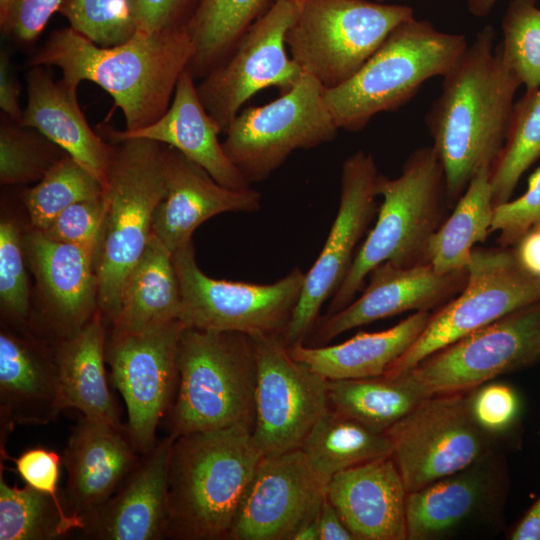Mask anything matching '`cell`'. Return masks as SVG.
Returning <instances> with one entry per match:
<instances>
[{
  "instance_id": "obj_1",
  "label": "cell",
  "mask_w": 540,
  "mask_h": 540,
  "mask_svg": "<svg viewBox=\"0 0 540 540\" xmlns=\"http://www.w3.org/2000/svg\"><path fill=\"white\" fill-rule=\"evenodd\" d=\"M442 78L425 123L444 170L447 200L455 203L474 175L498 157L521 83L503 65L491 25Z\"/></svg>"
},
{
  "instance_id": "obj_2",
  "label": "cell",
  "mask_w": 540,
  "mask_h": 540,
  "mask_svg": "<svg viewBox=\"0 0 540 540\" xmlns=\"http://www.w3.org/2000/svg\"><path fill=\"white\" fill-rule=\"evenodd\" d=\"M192 55L186 29L153 33L136 30L124 43L102 47L69 26L53 31L27 66L58 67L61 80L76 89L82 81L97 84L121 109L125 130L135 131L167 111Z\"/></svg>"
},
{
  "instance_id": "obj_3",
  "label": "cell",
  "mask_w": 540,
  "mask_h": 540,
  "mask_svg": "<svg viewBox=\"0 0 540 540\" xmlns=\"http://www.w3.org/2000/svg\"><path fill=\"white\" fill-rule=\"evenodd\" d=\"M263 457L246 424L177 436L169 464L167 538L227 539Z\"/></svg>"
},
{
  "instance_id": "obj_4",
  "label": "cell",
  "mask_w": 540,
  "mask_h": 540,
  "mask_svg": "<svg viewBox=\"0 0 540 540\" xmlns=\"http://www.w3.org/2000/svg\"><path fill=\"white\" fill-rule=\"evenodd\" d=\"M376 191L382 203L375 226L330 298L327 314L350 304L377 265L390 261L409 267L427 262L428 244L442 223L447 199L444 170L432 145L415 149L396 178L379 174Z\"/></svg>"
},
{
  "instance_id": "obj_5",
  "label": "cell",
  "mask_w": 540,
  "mask_h": 540,
  "mask_svg": "<svg viewBox=\"0 0 540 540\" xmlns=\"http://www.w3.org/2000/svg\"><path fill=\"white\" fill-rule=\"evenodd\" d=\"M468 46L462 34L415 17L399 24L347 81L324 89L339 129L358 132L381 112L395 111L430 78L443 77Z\"/></svg>"
},
{
  "instance_id": "obj_6",
  "label": "cell",
  "mask_w": 540,
  "mask_h": 540,
  "mask_svg": "<svg viewBox=\"0 0 540 540\" xmlns=\"http://www.w3.org/2000/svg\"><path fill=\"white\" fill-rule=\"evenodd\" d=\"M108 173V208L99 246L97 302L112 322L127 279L152 236L155 211L166 193V149L145 138L116 141Z\"/></svg>"
},
{
  "instance_id": "obj_7",
  "label": "cell",
  "mask_w": 540,
  "mask_h": 540,
  "mask_svg": "<svg viewBox=\"0 0 540 540\" xmlns=\"http://www.w3.org/2000/svg\"><path fill=\"white\" fill-rule=\"evenodd\" d=\"M178 387L171 434L255 420L256 358L251 336L184 327L178 345Z\"/></svg>"
},
{
  "instance_id": "obj_8",
  "label": "cell",
  "mask_w": 540,
  "mask_h": 540,
  "mask_svg": "<svg viewBox=\"0 0 540 540\" xmlns=\"http://www.w3.org/2000/svg\"><path fill=\"white\" fill-rule=\"evenodd\" d=\"M411 7L368 0H300L286 35L291 58L325 89L351 78Z\"/></svg>"
},
{
  "instance_id": "obj_9",
  "label": "cell",
  "mask_w": 540,
  "mask_h": 540,
  "mask_svg": "<svg viewBox=\"0 0 540 540\" xmlns=\"http://www.w3.org/2000/svg\"><path fill=\"white\" fill-rule=\"evenodd\" d=\"M324 89L303 73L291 90L267 104L244 108L233 119L222 147L250 184L267 179L294 151L336 138L339 127Z\"/></svg>"
},
{
  "instance_id": "obj_10",
  "label": "cell",
  "mask_w": 540,
  "mask_h": 540,
  "mask_svg": "<svg viewBox=\"0 0 540 540\" xmlns=\"http://www.w3.org/2000/svg\"><path fill=\"white\" fill-rule=\"evenodd\" d=\"M464 288L430 315L416 341L384 374L397 376L457 339L540 302V279L525 273L508 248H474Z\"/></svg>"
},
{
  "instance_id": "obj_11",
  "label": "cell",
  "mask_w": 540,
  "mask_h": 540,
  "mask_svg": "<svg viewBox=\"0 0 540 540\" xmlns=\"http://www.w3.org/2000/svg\"><path fill=\"white\" fill-rule=\"evenodd\" d=\"M185 327L249 336L282 334L300 298L305 273L292 269L270 284L219 280L198 266L192 242L172 253Z\"/></svg>"
},
{
  "instance_id": "obj_12",
  "label": "cell",
  "mask_w": 540,
  "mask_h": 540,
  "mask_svg": "<svg viewBox=\"0 0 540 540\" xmlns=\"http://www.w3.org/2000/svg\"><path fill=\"white\" fill-rule=\"evenodd\" d=\"M539 360L537 302L457 339L397 376L426 398L473 391Z\"/></svg>"
},
{
  "instance_id": "obj_13",
  "label": "cell",
  "mask_w": 540,
  "mask_h": 540,
  "mask_svg": "<svg viewBox=\"0 0 540 540\" xmlns=\"http://www.w3.org/2000/svg\"><path fill=\"white\" fill-rule=\"evenodd\" d=\"M470 392L424 398L386 433L408 492L464 470L485 458L494 436L470 409Z\"/></svg>"
},
{
  "instance_id": "obj_14",
  "label": "cell",
  "mask_w": 540,
  "mask_h": 540,
  "mask_svg": "<svg viewBox=\"0 0 540 540\" xmlns=\"http://www.w3.org/2000/svg\"><path fill=\"white\" fill-rule=\"evenodd\" d=\"M300 0H276L243 35L227 59L197 85L201 102L226 133L243 105L259 91L291 90L303 75L287 53L286 35Z\"/></svg>"
},
{
  "instance_id": "obj_15",
  "label": "cell",
  "mask_w": 540,
  "mask_h": 540,
  "mask_svg": "<svg viewBox=\"0 0 540 540\" xmlns=\"http://www.w3.org/2000/svg\"><path fill=\"white\" fill-rule=\"evenodd\" d=\"M251 339L256 358L253 438L264 456L299 449L330 408L327 379L294 359L280 334Z\"/></svg>"
},
{
  "instance_id": "obj_16",
  "label": "cell",
  "mask_w": 540,
  "mask_h": 540,
  "mask_svg": "<svg viewBox=\"0 0 540 540\" xmlns=\"http://www.w3.org/2000/svg\"><path fill=\"white\" fill-rule=\"evenodd\" d=\"M378 177L376 162L370 153L358 150L343 162L336 217L319 256L305 273L300 298L281 334L287 347L305 343L320 317L322 305L345 279L357 243L378 212Z\"/></svg>"
},
{
  "instance_id": "obj_17",
  "label": "cell",
  "mask_w": 540,
  "mask_h": 540,
  "mask_svg": "<svg viewBox=\"0 0 540 540\" xmlns=\"http://www.w3.org/2000/svg\"><path fill=\"white\" fill-rule=\"evenodd\" d=\"M184 327L175 319L136 333H113L106 347L113 384L127 408V433L140 454L155 446L157 426L172 406Z\"/></svg>"
},
{
  "instance_id": "obj_18",
  "label": "cell",
  "mask_w": 540,
  "mask_h": 540,
  "mask_svg": "<svg viewBox=\"0 0 540 540\" xmlns=\"http://www.w3.org/2000/svg\"><path fill=\"white\" fill-rule=\"evenodd\" d=\"M327 481L294 449L264 456L229 532L230 540H291L318 516Z\"/></svg>"
},
{
  "instance_id": "obj_19",
  "label": "cell",
  "mask_w": 540,
  "mask_h": 540,
  "mask_svg": "<svg viewBox=\"0 0 540 540\" xmlns=\"http://www.w3.org/2000/svg\"><path fill=\"white\" fill-rule=\"evenodd\" d=\"M368 277L369 283L357 299L318 318L307 345H326L346 331L406 311L440 307L461 292L468 270L440 274L429 262L402 267L385 261Z\"/></svg>"
},
{
  "instance_id": "obj_20",
  "label": "cell",
  "mask_w": 540,
  "mask_h": 540,
  "mask_svg": "<svg viewBox=\"0 0 540 540\" xmlns=\"http://www.w3.org/2000/svg\"><path fill=\"white\" fill-rule=\"evenodd\" d=\"M177 436L169 433L140 460L116 492L83 519L86 538L159 540L167 538L169 464Z\"/></svg>"
},
{
  "instance_id": "obj_21",
  "label": "cell",
  "mask_w": 540,
  "mask_h": 540,
  "mask_svg": "<svg viewBox=\"0 0 540 540\" xmlns=\"http://www.w3.org/2000/svg\"><path fill=\"white\" fill-rule=\"evenodd\" d=\"M140 457L126 426L83 416L72 428L62 457L67 512L83 521L116 492Z\"/></svg>"
},
{
  "instance_id": "obj_22",
  "label": "cell",
  "mask_w": 540,
  "mask_h": 540,
  "mask_svg": "<svg viewBox=\"0 0 540 540\" xmlns=\"http://www.w3.org/2000/svg\"><path fill=\"white\" fill-rule=\"evenodd\" d=\"M261 194L222 186L178 150L166 148V193L153 218L152 234L174 253L191 242L206 220L224 212H254Z\"/></svg>"
},
{
  "instance_id": "obj_23",
  "label": "cell",
  "mask_w": 540,
  "mask_h": 540,
  "mask_svg": "<svg viewBox=\"0 0 540 540\" xmlns=\"http://www.w3.org/2000/svg\"><path fill=\"white\" fill-rule=\"evenodd\" d=\"M407 494L392 456L343 470L326 489L356 540H406Z\"/></svg>"
},
{
  "instance_id": "obj_24",
  "label": "cell",
  "mask_w": 540,
  "mask_h": 540,
  "mask_svg": "<svg viewBox=\"0 0 540 540\" xmlns=\"http://www.w3.org/2000/svg\"><path fill=\"white\" fill-rule=\"evenodd\" d=\"M221 133L204 108L195 78L187 68L180 76L172 102L154 123L135 131L109 132L116 142L125 138H145L167 144L204 168L215 181L234 190L251 188L238 168L226 155L218 140Z\"/></svg>"
},
{
  "instance_id": "obj_25",
  "label": "cell",
  "mask_w": 540,
  "mask_h": 540,
  "mask_svg": "<svg viewBox=\"0 0 540 540\" xmlns=\"http://www.w3.org/2000/svg\"><path fill=\"white\" fill-rule=\"evenodd\" d=\"M37 130L66 151L106 187L114 146L104 142L86 120L77 89L54 81L41 66L27 75V105L19 123Z\"/></svg>"
},
{
  "instance_id": "obj_26",
  "label": "cell",
  "mask_w": 540,
  "mask_h": 540,
  "mask_svg": "<svg viewBox=\"0 0 540 540\" xmlns=\"http://www.w3.org/2000/svg\"><path fill=\"white\" fill-rule=\"evenodd\" d=\"M65 409L56 357L8 331L0 333V423L44 425Z\"/></svg>"
},
{
  "instance_id": "obj_27",
  "label": "cell",
  "mask_w": 540,
  "mask_h": 540,
  "mask_svg": "<svg viewBox=\"0 0 540 540\" xmlns=\"http://www.w3.org/2000/svg\"><path fill=\"white\" fill-rule=\"evenodd\" d=\"M27 238L34 269L50 304L52 320L68 338L94 316L97 275L93 263L98 251L51 240L38 230Z\"/></svg>"
},
{
  "instance_id": "obj_28",
  "label": "cell",
  "mask_w": 540,
  "mask_h": 540,
  "mask_svg": "<svg viewBox=\"0 0 540 540\" xmlns=\"http://www.w3.org/2000/svg\"><path fill=\"white\" fill-rule=\"evenodd\" d=\"M431 313L417 311L396 325L377 332H360L335 345L288 347L292 357L328 380L379 377L419 337Z\"/></svg>"
},
{
  "instance_id": "obj_29",
  "label": "cell",
  "mask_w": 540,
  "mask_h": 540,
  "mask_svg": "<svg viewBox=\"0 0 540 540\" xmlns=\"http://www.w3.org/2000/svg\"><path fill=\"white\" fill-rule=\"evenodd\" d=\"M64 407L123 428L120 409L105 371L106 331L95 314L78 332L62 339L55 353Z\"/></svg>"
},
{
  "instance_id": "obj_30",
  "label": "cell",
  "mask_w": 540,
  "mask_h": 540,
  "mask_svg": "<svg viewBox=\"0 0 540 540\" xmlns=\"http://www.w3.org/2000/svg\"><path fill=\"white\" fill-rule=\"evenodd\" d=\"M180 304L172 253L152 234L125 284L113 333H136L178 319Z\"/></svg>"
},
{
  "instance_id": "obj_31",
  "label": "cell",
  "mask_w": 540,
  "mask_h": 540,
  "mask_svg": "<svg viewBox=\"0 0 540 540\" xmlns=\"http://www.w3.org/2000/svg\"><path fill=\"white\" fill-rule=\"evenodd\" d=\"M482 460L408 492L406 499L407 540L439 538L469 518L487 494V473Z\"/></svg>"
},
{
  "instance_id": "obj_32",
  "label": "cell",
  "mask_w": 540,
  "mask_h": 540,
  "mask_svg": "<svg viewBox=\"0 0 540 540\" xmlns=\"http://www.w3.org/2000/svg\"><path fill=\"white\" fill-rule=\"evenodd\" d=\"M490 168L485 166L474 175L429 241L427 262L440 274L467 269L474 246L491 232L495 205Z\"/></svg>"
},
{
  "instance_id": "obj_33",
  "label": "cell",
  "mask_w": 540,
  "mask_h": 540,
  "mask_svg": "<svg viewBox=\"0 0 540 540\" xmlns=\"http://www.w3.org/2000/svg\"><path fill=\"white\" fill-rule=\"evenodd\" d=\"M300 449L327 482L343 470L392 456L393 452L386 432L374 430L331 407L312 427Z\"/></svg>"
},
{
  "instance_id": "obj_34",
  "label": "cell",
  "mask_w": 540,
  "mask_h": 540,
  "mask_svg": "<svg viewBox=\"0 0 540 540\" xmlns=\"http://www.w3.org/2000/svg\"><path fill=\"white\" fill-rule=\"evenodd\" d=\"M276 0H201L186 31L193 45L188 69L202 79L223 63Z\"/></svg>"
},
{
  "instance_id": "obj_35",
  "label": "cell",
  "mask_w": 540,
  "mask_h": 540,
  "mask_svg": "<svg viewBox=\"0 0 540 540\" xmlns=\"http://www.w3.org/2000/svg\"><path fill=\"white\" fill-rule=\"evenodd\" d=\"M330 407L386 432L424 399L401 376L328 380Z\"/></svg>"
},
{
  "instance_id": "obj_36",
  "label": "cell",
  "mask_w": 540,
  "mask_h": 540,
  "mask_svg": "<svg viewBox=\"0 0 540 540\" xmlns=\"http://www.w3.org/2000/svg\"><path fill=\"white\" fill-rule=\"evenodd\" d=\"M540 159V87L514 103L504 145L490 168L495 207L511 199L524 172Z\"/></svg>"
},
{
  "instance_id": "obj_37",
  "label": "cell",
  "mask_w": 540,
  "mask_h": 540,
  "mask_svg": "<svg viewBox=\"0 0 540 540\" xmlns=\"http://www.w3.org/2000/svg\"><path fill=\"white\" fill-rule=\"evenodd\" d=\"M82 524L62 515L53 499L25 485H9L0 469V540H52Z\"/></svg>"
},
{
  "instance_id": "obj_38",
  "label": "cell",
  "mask_w": 540,
  "mask_h": 540,
  "mask_svg": "<svg viewBox=\"0 0 540 540\" xmlns=\"http://www.w3.org/2000/svg\"><path fill=\"white\" fill-rule=\"evenodd\" d=\"M105 185L69 155L55 161L25 197L35 230L43 231L66 208L104 195Z\"/></svg>"
},
{
  "instance_id": "obj_39",
  "label": "cell",
  "mask_w": 540,
  "mask_h": 540,
  "mask_svg": "<svg viewBox=\"0 0 540 540\" xmlns=\"http://www.w3.org/2000/svg\"><path fill=\"white\" fill-rule=\"evenodd\" d=\"M496 51L526 90L540 87V8L537 0H511L501 23Z\"/></svg>"
},
{
  "instance_id": "obj_40",
  "label": "cell",
  "mask_w": 540,
  "mask_h": 540,
  "mask_svg": "<svg viewBox=\"0 0 540 540\" xmlns=\"http://www.w3.org/2000/svg\"><path fill=\"white\" fill-rule=\"evenodd\" d=\"M58 11L72 29L102 47L122 44L137 30L129 0H62Z\"/></svg>"
},
{
  "instance_id": "obj_41",
  "label": "cell",
  "mask_w": 540,
  "mask_h": 540,
  "mask_svg": "<svg viewBox=\"0 0 540 540\" xmlns=\"http://www.w3.org/2000/svg\"><path fill=\"white\" fill-rule=\"evenodd\" d=\"M19 123L2 122L0 127V180L17 184L42 178L49 164L36 136Z\"/></svg>"
},
{
  "instance_id": "obj_42",
  "label": "cell",
  "mask_w": 540,
  "mask_h": 540,
  "mask_svg": "<svg viewBox=\"0 0 540 540\" xmlns=\"http://www.w3.org/2000/svg\"><path fill=\"white\" fill-rule=\"evenodd\" d=\"M0 299L4 310L23 320L29 308V287L20 237L9 221L0 224Z\"/></svg>"
},
{
  "instance_id": "obj_43",
  "label": "cell",
  "mask_w": 540,
  "mask_h": 540,
  "mask_svg": "<svg viewBox=\"0 0 540 540\" xmlns=\"http://www.w3.org/2000/svg\"><path fill=\"white\" fill-rule=\"evenodd\" d=\"M108 208L104 195L77 202L63 210L43 231L47 238L99 250Z\"/></svg>"
},
{
  "instance_id": "obj_44",
  "label": "cell",
  "mask_w": 540,
  "mask_h": 540,
  "mask_svg": "<svg viewBox=\"0 0 540 540\" xmlns=\"http://www.w3.org/2000/svg\"><path fill=\"white\" fill-rule=\"evenodd\" d=\"M470 409L477 424L497 436L509 431L519 420L520 399L504 383H485L470 393Z\"/></svg>"
},
{
  "instance_id": "obj_45",
  "label": "cell",
  "mask_w": 540,
  "mask_h": 540,
  "mask_svg": "<svg viewBox=\"0 0 540 540\" xmlns=\"http://www.w3.org/2000/svg\"><path fill=\"white\" fill-rule=\"evenodd\" d=\"M537 224H540V167L529 176L527 190L520 197L495 207L491 232H499V241L505 247L515 244Z\"/></svg>"
},
{
  "instance_id": "obj_46",
  "label": "cell",
  "mask_w": 540,
  "mask_h": 540,
  "mask_svg": "<svg viewBox=\"0 0 540 540\" xmlns=\"http://www.w3.org/2000/svg\"><path fill=\"white\" fill-rule=\"evenodd\" d=\"M14 461L16 471L29 486L39 490L53 499L63 516L82 524V519L70 515L64 505V500L58 493L60 467L62 457L54 450L35 446L23 451Z\"/></svg>"
},
{
  "instance_id": "obj_47",
  "label": "cell",
  "mask_w": 540,
  "mask_h": 540,
  "mask_svg": "<svg viewBox=\"0 0 540 540\" xmlns=\"http://www.w3.org/2000/svg\"><path fill=\"white\" fill-rule=\"evenodd\" d=\"M201 0H129L130 11L141 32L186 29Z\"/></svg>"
},
{
  "instance_id": "obj_48",
  "label": "cell",
  "mask_w": 540,
  "mask_h": 540,
  "mask_svg": "<svg viewBox=\"0 0 540 540\" xmlns=\"http://www.w3.org/2000/svg\"><path fill=\"white\" fill-rule=\"evenodd\" d=\"M62 0H12L0 15L1 28L22 42L39 37Z\"/></svg>"
},
{
  "instance_id": "obj_49",
  "label": "cell",
  "mask_w": 540,
  "mask_h": 540,
  "mask_svg": "<svg viewBox=\"0 0 540 540\" xmlns=\"http://www.w3.org/2000/svg\"><path fill=\"white\" fill-rule=\"evenodd\" d=\"M0 108L11 121L20 123L23 111L19 105V86L5 52L0 57Z\"/></svg>"
},
{
  "instance_id": "obj_50",
  "label": "cell",
  "mask_w": 540,
  "mask_h": 540,
  "mask_svg": "<svg viewBox=\"0 0 540 540\" xmlns=\"http://www.w3.org/2000/svg\"><path fill=\"white\" fill-rule=\"evenodd\" d=\"M512 250L519 267L528 275L540 279V224L525 232Z\"/></svg>"
},
{
  "instance_id": "obj_51",
  "label": "cell",
  "mask_w": 540,
  "mask_h": 540,
  "mask_svg": "<svg viewBox=\"0 0 540 540\" xmlns=\"http://www.w3.org/2000/svg\"><path fill=\"white\" fill-rule=\"evenodd\" d=\"M319 527L320 540H356L327 497L320 508Z\"/></svg>"
},
{
  "instance_id": "obj_52",
  "label": "cell",
  "mask_w": 540,
  "mask_h": 540,
  "mask_svg": "<svg viewBox=\"0 0 540 540\" xmlns=\"http://www.w3.org/2000/svg\"><path fill=\"white\" fill-rule=\"evenodd\" d=\"M509 539L540 540V495L510 533Z\"/></svg>"
},
{
  "instance_id": "obj_53",
  "label": "cell",
  "mask_w": 540,
  "mask_h": 540,
  "mask_svg": "<svg viewBox=\"0 0 540 540\" xmlns=\"http://www.w3.org/2000/svg\"><path fill=\"white\" fill-rule=\"evenodd\" d=\"M291 540H320L319 514L301 526Z\"/></svg>"
},
{
  "instance_id": "obj_54",
  "label": "cell",
  "mask_w": 540,
  "mask_h": 540,
  "mask_svg": "<svg viewBox=\"0 0 540 540\" xmlns=\"http://www.w3.org/2000/svg\"><path fill=\"white\" fill-rule=\"evenodd\" d=\"M498 0H467L468 11L475 17H484L490 13Z\"/></svg>"
},
{
  "instance_id": "obj_55",
  "label": "cell",
  "mask_w": 540,
  "mask_h": 540,
  "mask_svg": "<svg viewBox=\"0 0 540 540\" xmlns=\"http://www.w3.org/2000/svg\"><path fill=\"white\" fill-rule=\"evenodd\" d=\"M12 0H0V15L5 13Z\"/></svg>"
},
{
  "instance_id": "obj_56",
  "label": "cell",
  "mask_w": 540,
  "mask_h": 540,
  "mask_svg": "<svg viewBox=\"0 0 540 540\" xmlns=\"http://www.w3.org/2000/svg\"><path fill=\"white\" fill-rule=\"evenodd\" d=\"M375 1L384 3V1H386V0H375Z\"/></svg>"
}]
</instances>
